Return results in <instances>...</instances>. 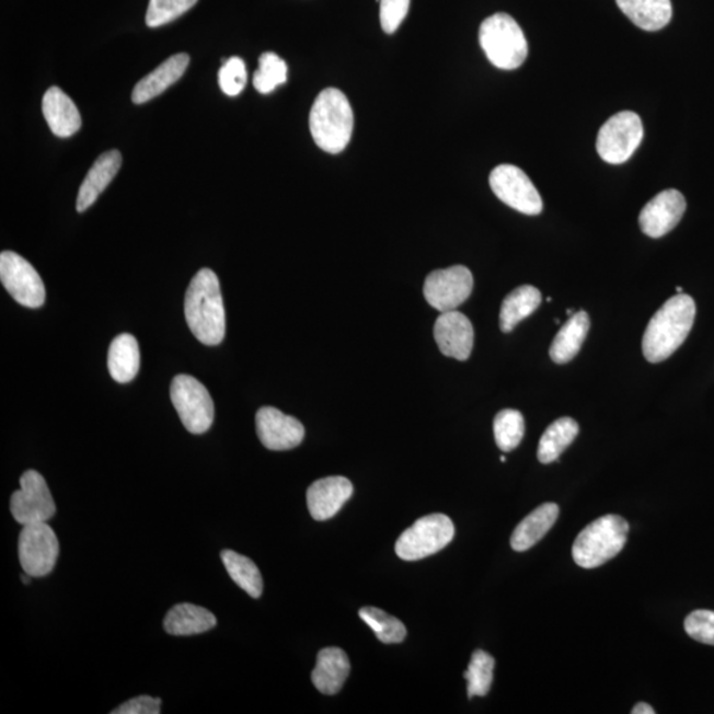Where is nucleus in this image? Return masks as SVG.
Listing matches in <instances>:
<instances>
[{
	"instance_id": "nucleus-1",
	"label": "nucleus",
	"mask_w": 714,
	"mask_h": 714,
	"mask_svg": "<svg viewBox=\"0 0 714 714\" xmlns=\"http://www.w3.org/2000/svg\"><path fill=\"white\" fill-rule=\"evenodd\" d=\"M184 314L191 333L206 346L224 341L227 319L220 283L216 273L201 269L191 280L184 299Z\"/></svg>"
},
{
	"instance_id": "nucleus-2",
	"label": "nucleus",
	"mask_w": 714,
	"mask_h": 714,
	"mask_svg": "<svg viewBox=\"0 0 714 714\" xmlns=\"http://www.w3.org/2000/svg\"><path fill=\"white\" fill-rule=\"evenodd\" d=\"M696 318V303L687 295L675 296L661 306L643 335V355L649 362H660L679 349L690 335Z\"/></svg>"
},
{
	"instance_id": "nucleus-3",
	"label": "nucleus",
	"mask_w": 714,
	"mask_h": 714,
	"mask_svg": "<svg viewBox=\"0 0 714 714\" xmlns=\"http://www.w3.org/2000/svg\"><path fill=\"white\" fill-rule=\"evenodd\" d=\"M354 111L346 94L327 88L319 93L310 112V131L319 149L339 154L354 133Z\"/></svg>"
},
{
	"instance_id": "nucleus-4",
	"label": "nucleus",
	"mask_w": 714,
	"mask_h": 714,
	"mask_svg": "<svg viewBox=\"0 0 714 714\" xmlns=\"http://www.w3.org/2000/svg\"><path fill=\"white\" fill-rule=\"evenodd\" d=\"M629 529V522L621 516H602L577 536L573 544V558L584 569H595L608 563L626 545Z\"/></svg>"
},
{
	"instance_id": "nucleus-5",
	"label": "nucleus",
	"mask_w": 714,
	"mask_h": 714,
	"mask_svg": "<svg viewBox=\"0 0 714 714\" xmlns=\"http://www.w3.org/2000/svg\"><path fill=\"white\" fill-rule=\"evenodd\" d=\"M481 47L493 66L499 69H518L528 56V42L518 22L508 14L491 15L481 25Z\"/></svg>"
},
{
	"instance_id": "nucleus-6",
	"label": "nucleus",
	"mask_w": 714,
	"mask_h": 714,
	"mask_svg": "<svg viewBox=\"0 0 714 714\" xmlns=\"http://www.w3.org/2000/svg\"><path fill=\"white\" fill-rule=\"evenodd\" d=\"M456 528L448 516L433 514L418 519L400 536L396 553L405 561H417L431 556L454 539Z\"/></svg>"
},
{
	"instance_id": "nucleus-7",
	"label": "nucleus",
	"mask_w": 714,
	"mask_h": 714,
	"mask_svg": "<svg viewBox=\"0 0 714 714\" xmlns=\"http://www.w3.org/2000/svg\"><path fill=\"white\" fill-rule=\"evenodd\" d=\"M170 394L178 418L189 433L203 435L210 429L215 418L214 400L199 380L177 375L171 382Z\"/></svg>"
},
{
	"instance_id": "nucleus-8",
	"label": "nucleus",
	"mask_w": 714,
	"mask_h": 714,
	"mask_svg": "<svg viewBox=\"0 0 714 714\" xmlns=\"http://www.w3.org/2000/svg\"><path fill=\"white\" fill-rule=\"evenodd\" d=\"M645 130L634 112H620L611 117L598 133L597 151L604 162L622 164L640 148Z\"/></svg>"
},
{
	"instance_id": "nucleus-9",
	"label": "nucleus",
	"mask_w": 714,
	"mask_h": 714,
	"mask_svg": "<svg viewBox=\"0 0 714 714\" xmlns=\"http://www.w3.org/2000/svg\"><path fill=\"white\" fill-rule=\"evenodd\" d=\"M18 552L24 573L32 577L48 576L59 558V539L48 522L24 526L19 534Z\"/></svg>"
},
{
	"instance_id": "nucleus-10",
	"label": "nucleus",
	"mask_w": 714,
	"mask_h": 714,
	"mask_svg": "<svg viewBox=\"0 0 714 714\" xmlns=\"http://www.w3.org/2000/svg\"><path fill=\"white\" fill-rule=\"evenodd\" d=\"M10 509L19 525L48 522L56 514V505L46 480L35 470L25 471L21 488L11 496Z\"/></svg>"
},
{
	"instance_id": "nucleus-11",
	"label": "nucleus",
	"mask_w": 714,
	"mask_h": 714,
	"mask_svg": "<svg viewBox=\"0 0 714 714\" xmlns=\"http://www.w3.org/2000/svg\"><path fill=\"white\" fill-rule=\"evenodd\" d=\"M0 279L10 296L24 308L37 309L46 302V288L41 274L15 252L0 254Z\"/></svg>"
},
{
	"instance_id": "nucleus-12",
	"label": "nucleus",
	"mask_w": 714,
	"mask_h": 714,
	"mask_svg": "<svg viewBox=\"0 0 714 714\" xmlns=\"http://www.w3.org/2000/svg\"><path fill=\"white\" fill-rule=\"evenodd\" d=\"M490 186L503 203L518 212L536 216L543 210V200L531 178L514 164H500L491 172Z\"/></svg>"
},
{
	"instance_id": "nucleus-13",
	"label": "nucleus",
	"mask_w": 714,
	"mask_h": 714,
	"mask_svg": "<svg viewBox=\"0 0 714 714\" xmlns=\"http://www.w3.org/2000/svg\"><path fill=\"white\" fill-rule=\"evenodd\" d=\"M473 289V273L467 266L457 265L430 273L425 280L424 296L431 308L448 312L467 302Z\"/></svg>"
},
{
	"instance_id": "nucleus-14",
	"label": "nucleus",
	"mask_w": 714,
	"mask_h": 714,
	"mask_svg": "<svg viewBox=\"0 0 714 714\" xmlns=\"http://www.w3.org/2000/svg\"><path fill=\"white\" fill-rule=\"evenodd\" d=\"M256 426L261 444L273 451L295 449L304 438L303 425L276 407H261L256 416Z\"/></svg>"
},
{
	"instance_id": "nucleus-15",
	"label": "nucleus",
	"mask_w": 714,
	"mask_h": 714,
	"mask_svg": "<svg viewBox=\"0 0 714 714\" xmlns=\"http://www.w3.org/2000/svg\"><path fill=\"white\" fill-rule=\"evenodd\" d=\"M687 209L683 194L678 189L663 191L649 200L640 216L642 232L652 239H660L679 224Z\"/></svg>"
},
{
	"instance_id": "nucleus-16",
	"label": "nucleus",
	"mask_w": 714,
	"mask_h": 714,
	"mask_svg": "<svg viewBox=\"0 0 714 714\" xmlns=\"http://www.w3.org/2000/svg\"><path fill=\"white\" fill-rule=\"evenodd\" d=\"M435 339L445 356L468 360L474 347V327L462 312H441L435 324Z\"/></svg>"
},
{
	"instance_id": "nucleus-17",
	"label": "nucleus",
	"mask_w": 714,
	"mask_h": 714,
	"mask_svg": "<svg viewBox=\"0 0 714 714\" xmlns=\"http://www.w3.org/2000/svg\"><path fill=\"white\" fill-rule=\"evenodd\" d=\"M353 494L354 486L347 477H323L312 483L308 490L310 515L318 521L334 518Z\"/></svg>"
},
{
	"instance_id": "nucleus-18",
	"label": "nucleus",
	"mask_w": 714,
	"mask_h": 714,
	"mask_svg": "<svg viewBox=\"0 0 714 714\" xmlns=\"http://www.w3.org/2000/svg\"><path fill=\"white\" fill-rule=\"evenodd\" d=\"M188 64L189 56L186 54L171 56L134 88L131 94L134 104H146L168 91L186 73Z\"/></svg>"
},
{
	"instance_id": "nucleus-19",
	"label": "nucleus",
	"mask_w": 714,
	"mask_h": 714,
	"mask_svg": "<svg viewBox=\"0 0 714 714\" xmlns=\"http://www.w3.org/2000/svg\"><path fill=\"white\" fill-rule=\"evenodd\" d=\"M43 114L55 136L68 138L81 129L78 106L60 88H49L43 97Z\"/></svg>"
},
{
	"instance_id": "nucleus-20",
	"label": "nucleus",
	"mask_w": 714,
	"mask_h": 714,
	"mask_svg": "<svg viewBox=\"0 0 714 714\" xmlns=\"http://www.w3.org/2000/svg\"><path fill=\"white\" fill-rule=\"evenodd\" d=\"M123 165V156L118 150L106 151L101 154L89 170L84 182H82L78 196V212H85L91 208L100 195L116 177Z\"/></svg>"
},
{
	"instance_id": "nucleus-21",
	"label": "nucleus",
	"mask_w": 714,
	"mask_h": 714,
	"mask_svg": "<svg viewBox=\"0 0 714 714\" xmlns=\"http://www.w3.org/2000/svg\"><path fill=\"white\" fill-rule=\"evenodd\" d=\"M350 663L342 648L327 647L318 654L316 666L311 673L312 684L323 694H336L348 679Z\"/></svg>"
},
{
	"instance_id": "nucleus-22",
	"label": "nucleus",
	"mask_w": 714,
	"mask_h": 714,
	"mask_svg": "<svg viewBox=\"0 0 714 714\" xmlns=\"http://www.w3.org/2000/svg\"><path fill=\"white\" fill-rule=\"evenodd\" d=\"M560 508L554 503H545L522 519L511 536V546L516 552H526L539 543L557 521Z\"/></svg>"
},
{
	"instance_id": "nucleus-23",
	"label": "nucleus",
	"mask_w": 714,
	"mask_h": 714,
	"mask_svg": "<svg viewBox=\"0 0 714 714\" xmlns=\"http://www.w3.org/2000/svg\"><path fill=\"white\" fill-rule=\"evenodd\" d=\"M163 624L170 635L189 636L207 633L215 629L218 620L201 606L178 603L165 615Z\"/></svg>"
},
{
	"instance_id": "nucleus-24",
	"label": "nucleus",
	"mask_w": 714,
	"mask_h": 714,
	"mask_svg": "<svg viewBox=\"0 0 714 714\" xmlns=\"http://www.w3.org/2000/svg\"><path fill=\"white\" fill-rule=\"evenodd\" d=\"M590 330V319L585 311L575 312L558 331L552 343L550 355L557 365L575 359Z\"/></svg>"
},
{
	"instance_id": "nucleus-25",
	"label": "nucleus",
	"mask_w": 714,
	"mask_h": 714,
	"mask_svg": "<svg viewBox=\"0 0 714 714\" xmlns=\"http://www.w3.org/2000/svg\"><path fill=\"white\" fill-rule=\"evenodd\" d=\"M617 4L636 27L645 31H659L671 22V0H617Z\"/></svg>"
},
{
	"instance_id": "nucleus-26",
	"label": "nucleus",
	"mask_w": 714,
	"mask_h": 714,
	"mask_svg": "<svg viewBox=\"0 0 714 714\" xmlns=\"http://www.w3.org/2000/svg\"><path fill=\"white\" fill-rule=\"evenodd\" d=\"M140 366L139 346L136 337L120 334L111 344L107 368L114 380L126 384L136 379Z\"/></svg>"
},
{
	"instance_id": "nucleus-27",
	"label": "nucleus",
	"mask_w": 714,
	"mask_h": 714,
	"mask_svg": "<svg viewBox=\"0 0 714 714\" xmlns=\"http://www.w3.org/2000/svg\"><path fill=\"white\" fill-rule=\"evenodd\" d=\"M541 304V292L531 285L520 286L505 298L500 309V329L511 333L526 318L533 314Z\"/></svg>"
},
{
	"instance_id": "nucleus-28",
	"label": "nucleus",
	"mask_w": 714,
	"mask_h": 714,
	"mask_svg": "<svg viewBox=\"0 0 714 714\" xmlns=\"http://www.w3.org/2000/svg\"><path fill=\"white\" fill-rule=\"evenodd\" d=\"M579 433V426L569 417L554 421L540 439L538 458L543 464L557 461L561 454L569 448Z\"/></svg>"
},
{
	"instance_id": "nucleus-29",
	"label": "nucleus",
	"mask_w": 714,
	"mask_h": 714,
	"mask_svg": "<svg viewBox=\"0 0 714 714\" xmlns=\"http://www.w3.org/2000/svg\"><path fill=\"white\" fill-rule=\"evenodd\" d=\"M221 561L235 585H239L252 598L263 596V576H261L257 565L251 558L242 556L238 552L226 550L221 552Z\"/></svg>"
},
{
	"instance_id": "nucleus-30",
	"label": "nucleus",
	"mask_w": 714,
	"mask_h": 714,
	"mask_svg": "<svg viewBox=\"0 0 714 714\" xmlns=\"http://www.w3.org/2000/svg\"><path fill=\"white\" fill-rule=\"evenodd\" d=\"M495 659L493 656L476 649L471 656L468 671L464 672V679L468 680L469 698L486 696L494 681Z\"/></svg>"
},
{
	"instance_id": "nucleus-31",
	"label": "nucleus",
	"mask_w": 714,
	"mask_h": 714,
	"mask_svg": "<svg viewBox=\"0 0 714 714\" xmlns=\"http://www.w3.org/2000/svg\"><path fill=\"white\" fill-rule=\"evenodd\" d=\"M525 417L519 411L505 410L496 414L494 419V435L497 448L502 451H513L525 437Z\"/></svg>"
},
{
	"instance_id": "nucleus-32",
	"label": "nucleus",
	"mask_w": 714,
	"mask_h": 714,
	"mask_svg": "<svg viewBox=\"0 0 714 714\" xmlns=\"http://www.w3.org/2000/svg\"><path fill=\"white\" fill-rule=\"evenodd\" d=\"M359 615L369 627L373 630L378 640L385 645L392 643H401L406 637V629L404 623L399 621L398 618L385 613L384 610L378 608H362Z\"/></svg>"
},
{
	"instance_id": "nucleus-33",
	"label": "nucleus",
	"mask_w": 714,
	"mask_h": 714,
	"mask_svg": "<svg viewBox=\"0 0 714 714\" xmlns=\"http://www.w3.org/2000/svg\"><path fill=\"white\" fill-rule=\"evenodd\" d=\"M260 67L253 76V85L261 94H269L288 81V66L274 53L260 57Z\"/></svg>"
},
{
	"instance_id": "nucleus-34",
	"label": "nucleus",
	"mask_w": 714,
	"mask_h": 714,
	"mask_svg": "<svg viewBox=\"0 0 714 714\" xmlns=\"http://www.w3.org/2000/svg\"><path fill=\"white\" fill-rule=\"evenodd\" d=\"M197 2L199 0H150L146 24L150 28L162 27L186 14Z\"/></svg>"
},
{
	"instance_id": "nucleus-35",
	"label": "nucleus",
	"mask_w": 714,
	"mask_h": 714,
	"mask_svg": "<svg viewBox=\"0 0 714 714\" xmlns=\"http://www.w3.org/2000/svg\"><path fill=\"white\" fill-rule=\"evenodd\" d=\"M247 72L244 60L234 56L231 59L222 60V67L219 70V85L221 91L229 97H235L246 85Z\"/></svg>"
},
{
	"instance_id": "nucleus-36",
	"label": "nucleus",
	"mask_w": 714,
	"mask_h": 714,
	"mask_svg": "<svg viewBox=\"0 0 714 714\" xmlns=\"http://www.w3.org/2000/svg\"><path fill=\"white\" fill-rule=\"evenodd\" d=\"M686 633L692 640L714 646V611L696 610L687 617Z\"/></svg>"
},
{
	"instance_id": "nucleus-37",
	"label": "nucleus",
	"mask_w": 714,
	"mask_h": 714,
	"mask_svg": "<svg viewBox=\"0 0 714 714\" xmlns=\"http://www.w3.org/2000/svg\"><path fill=\"white\" fill-rule=\"evenodd\" d=\"M411 0H380V23L388 35L394 34L405 21Z\"/></svg>"
},
{
	"instance_id": "nucleus-38",
	"label": "nucleus",
	"mask_w": 714,
	"mask_h": 714,
	"mask_svg": "<svg viewBox=\"0 0 714 714\" xmlns=\"http://www.w3.org/2000/svg\"><path fill=\"white\" fill-rule=\"evenodd\" d=\"M161 699L139 696L126 701L125 704L114 710L113 714H159L161 713Z\"/></svg>"
},
{
	"instance_id": "nucleus-39",
	"label": "nucleus",
	"mask_w": 714,
	"mask_h": 714,
	"mask_svg": "<svg viewBox=\"0 0 714 714\" xmlns=\"http://www.w3.org/2000/svg\"><path fill=\"white\" fill-rule=\"evenodd\" d=\"M633 714H655V710L652 705H648L647 703H640L636 704L633 707V711H631Z\"/></svg>"
},
{
	"instance_id": "nucleus-40",
	"label": "nucleus",
	"mask_w": 714,
	"mask_h": 714,
	"mask_svg": "<svg viewBox=\"0 0 714 714\" xmlns=\"http://www.w3.org/2000/svg\"><path fill=\"white\" fill-rule=\"evenodd\" d=\"M31 577L32 576L27 575V573H24V575L22 576L23 584L28 585L31 583Z\"/></svg>"
},
{
	"instance_id": "nucleus-41",
	"label": "nucleus",
	"mask_w": 714,
	"mask_h": 714,
	"mask_svg": "<svg viewBox=\"0 0 714 714\" xmlns=\"http://www.w3.org/2000/svg\"><path fill=\"white\" fill-rule=\"evenodd\" d=\"M566 314L569 315V316H572L573 314H575V310H573V309H567V310H566Z\"/></svg>"
},
{
	"instance_id": "nucleus-42",
	"label": "nucleus",
	"mask_w": 714,
	"mask_h": 714,
	"mask_svg": "<svg viewBox=\"0 0 714 714\" xmlns=\"http://www.w3.org/2000/svg\"><path fill=\"white\" fill-rule=\"evenodd\" d=\"M500 461H502V462H506V461H507V458H506L505 456H503V457H500Z\"/></svg>"
},
{
	"instance_id": "nucleus-43",
	"label": "nucleus",
	"mask_w": 714,
	"mask_h": 714,
	"mask_svg": "<svg viewBox=\"0 0 714 714\" xmlns=\"http://www.w3.org/2000/svg\"><path fill=\"white\" fill-rule=\"evenodd\" d=\"M676 291H678L679 295H681V292H683V288H678V289H676Z\"/></svg>"
}]
</instances>
